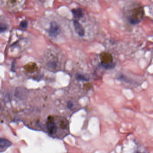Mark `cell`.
<instances>
[{
  "label": "cell",
  "instance_id": "cell-6",
  "mask_svg": "<svg viewBox=\"0 0 153 153\" xmlns=\"http://www.w3.org/2000/svg\"><path fill=\"white\" fill-rule=\"evenodd\" d=\"M115 63H111L109 64H105V63H101L100 66L106 69H110L114 68L115 67Z\"/></svg>",
  "mask_w": 153,
  "mask_h": 153
},
{
  "label": "cell",
  "instance_id": "cell-5",
  "mask_svg": "<svg viewBox=\"0 0 153 153\" xmlns=\"http://www.w3.org/2000/svg\"><path fill=\"white\" fill-rule=\"evenodd\" d=\"M11 145V143L7 139L0 138V149H6L10 147Z\"/></svg>",
  "mask_w": 153,
  "mask_h": 153
},
{
  "label": "cell",
  "instance_id": "cell-8",
  "mask_svg": "<svg viewBox=\"0 0 153 153\" xmlns=\"http://www.w3.org/2000/svg\"><path fill=\"white\" fill-rule=\"evenodd\" d=\"M8 29V25L6 23L0 22V32H5Z\"/></svg>",
  "mask_w": 153,
  "mask_h": 153
},
{
  "label": "cell",
  "instance_id": "cell-4",
  "mask_svg": "<svg viewBox=\"0 0 153 153\" xmlns=\"http://www.w3.org/2000/svg\"><path fill=\"white\" fill-rule=\"evenodd\" d=\"M72 13L74 16V20L78 21L82 17V11L81 8H78L73 9L72 10Z\"/></svg>",
  "mask_w": 153,
  "mask_h": 153
},
{
  "label": "cell",
  "instance_id": "cell-9",
  "mask_svg": "<svg viewBox=\"0 0 153 153\" xmlns=\"http://www.w3.org/2000/svg\"><path fill=\"white\" fill-rule=\"evenodd\" d=\"M67 108L70 111H74L75 109V107L74 103L71 101H68L67 103Z\"/></svg>",
  "mask_w": 153,
  "mask_h": 153
},
{
  "label": "cell",
  "instance_id": "cell-10",
  "mask_svg": "<svg viewBox=\"0 0 153 153\" xmlns=\"http://www.w3.org/2000/svg\"><path fill=\"white\" fill-rule=\"evenodd\" d=\"M129 20L130 23L132 24H133V25L138 24L140 22V21L138 19H135V18H129Z\"/></svg>",
  "mask_w": 153,
  "mask_h": 153
},
{
  "label": "cell",
  "instance_id": "cell-2",
  "mask_svg": "<svg viewBox=\"0 0 153 153\" xmlns=\"http://www.w3.org/2000/svg\"><path fill=\"white\" fill-rule=\"evenodd\" d=\"M61 29L59 24L55 22L51 23L50 26L48 30V34L53 37H56L60 33Z\"/></svg>",
  "mask_w": 153,
  "mask_h": 153
},
{
  "label": "cell",
  "instance_id": "cell-1",
  "mask_svg": "<svg viewBox=\"0 0 153 153\" xmlns=\"http://www.w3.org/2000/svg\"><path fill=\"white\" fill-rule=\"evenodd\" d=\"M45 124L48 133L53 137L62 139L70 133L69 122L65 117L49 116Z\"/></svg>",
  "mask_w": 153,
  "mask_h": 153
},
{
  "label": "cell",
  "instance_id": "cell-11",
  "mask_svg": "<svg viewBox=\"0 0 153 153\" xmlns=\"http://www.w3.org/2000/svg\"><path fill=\"white\" fill-rule=\"evenodd\" d=\"M28 25V22L26 20H24L21 22L19 26L22 29H26L27 28Z\"/></svg>",
  "mask_w": 153,
  "mask_h": 153
},
{
  "label": "cell",
  "instance_id": "cell-7",
  "mask_svg": "<svg viewBox=\"0 0 153 153\" xmlns=\"http://www.w3.org/2000/svg\"><path fill=\"white\" fill-rule=\"evenodd\" d=\"M76 78L79 81H87L89 80V78L86 76L85 75H81V74H77L75 75Z\"/></svg>",
  "mask_w": 153,
  "mask_h": 153
},
{
  "label": "cell",
  "instance_id": "cell-3",
  "mask_svg": "<svg viewBox=\"0 0 153 153\" xmlns=\"http://www.w3.org/2000/svg\"><path fill=\"white\" fill-rule=\"evenodd\" d=\"M73 23H74V26L75 27V31L79 36H84L85 29L79 23L78 21L74 20Z\"/></svg>",
  "mask_w": 153,
  "mask_h": 153
}]
</instances>
